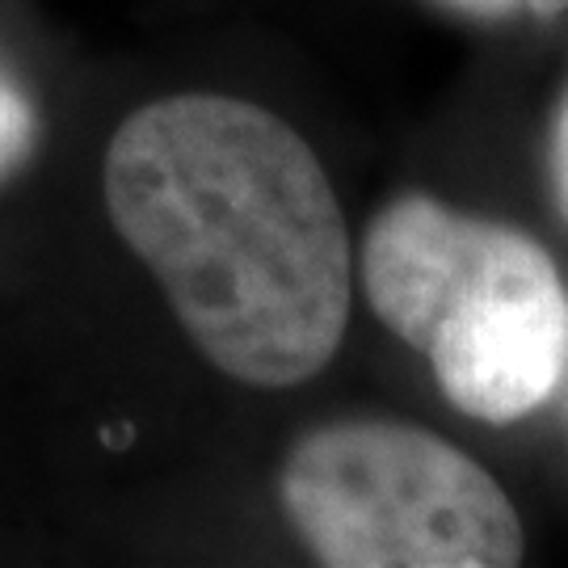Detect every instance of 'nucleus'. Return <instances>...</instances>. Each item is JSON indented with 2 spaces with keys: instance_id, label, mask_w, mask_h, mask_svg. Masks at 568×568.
I'll list each match as a JSON object with an SVG mask.
<instances>
[{
  "instance_id": "39448f33",
  "label": "nucleus",
  "mask_w": 568,
  "mask_h": 568,
  "mask_svg": "<svg viewBox=\"0 0 568 568\" xmlns=\"http://www.w3.org/2000/svg\"><path fill=\"white\" fill-rule=\"evenodd\" d=\"M551 190H556V203L568 220V98L556 114V126H551Z\"/></svg>"
},
{
  "instance_id": "f03ea898",
  "label": "nucleus",
  "mask_w": 568,
  "mask_h": 568,
  "mask_svg": "<svg viewBox=\"0 0 568 568\" xmlns=\"http://www.w3.org/2000/svg\"><path fill=\"white\" fill-rule=\"evenodd\" d=\"M363 286L467 417L509 426L560 392L568 291L548 248L518 227L405 194L366 232Z\"/></svg>"
},
{
  "instance_id": "f257e3e1",
  "label": "nucleus",
  "mask_w": 568,
  "mask_h": 568,
  "mask_svg": "<svg viewBox=\"0 0 568 568\" xmlns=\"http://www.w3.org/2000/svg\"><path fill=\"white\" fill-rule=\"evenodd\" d=\"M110 224L148 265L185 337L227 379L295 387L349 325L354 257L321 156L278 114L173 93L105 148Z\"/></svg>"
},
{
  "instance_id": "423d86ee",
  "label": "nucleus",
  "mask_w": 568,
  "mask_h": 568,
  "mask_svg": "<svg viewBox=\"0 0 568 568\" xmlns=\"http://www.w3.org/2000/svg\"><path fill=\"white\" fill-rule=\"evenodd\" d=\"M467 13H509V9H539V13H551V9H565L568 0H450Z\"/></svg>"
},
{
  "instance_id": "0eeeda50",
  "label": "nucleus",
  "mask_w": 568,
  "mask_h": 568,
  "mask_svg": "<svg viewBox=\"0 0 568 568\" xmlns=\"http://www.w3.org/2000/svg\"><path fill=\"white\" fill-rule=\"evenodd\" d=\"M568 384V366H565V379H560V387H565Z\"/></svg>"
},
{
  "instance_id": "20e7f679",
  "label": "nucleus",
  "mask_w": 568,
  "mask_h": 568,
  "mask_svg": "<svg viewBox=\"0 0 568 568\" xmlns=\"http://www.w3.org/2000/svg\"><path fill=\"white\" fill-rule=\"evenodd\" d=\"M39 148V110L34 98L0 68V185L21 173Z\"/></svg>"
},
{
  "instance_id": "7ed1b4c3",
  "label": "nucleus",
  "mask_w": 568,
  "mask_h": 568,
  "mask_svg": "<svg viewBox=\"0 0 568 568\" xmlns=\"http://www.w3.org/2000/svg\"><path fill=\"white\" fill-rule=\"evenodd\" d=\"M278 493L328 568H509L527 551L506 488L455 443L400 422L312 429Z\"/></svg>"
}]
</instances>
